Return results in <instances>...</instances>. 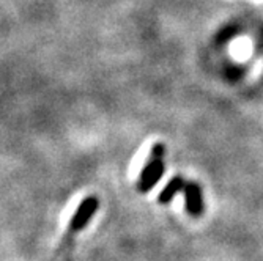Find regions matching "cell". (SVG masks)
Masks as SVG:
<instances>
[{
    "mask_svg": "<svg viewBox=\"0 0 263 261\" xmlns=\"http://www.w3.org/2000/svg\"><path fill=\"white\" fill-rule=\"evenodd\" d=\"M98 208H100V200L95 195L85 197L79 203L78 209L74 211V214L71 216L68 227H66V231H65L63 238L59 244V249L55 252V261H66L68 253L71 252V249H73V246H74L76 236L90 224L91 217L95 216V212L98 211Z\"/></svg>",
    "mask_w": 263,
    "mask_h": 261,
    "instance_id": "6da1fadb",
    "label": "cell"
},
{
    "mask_svg": "<svg viewBox=\"0 0 263 261\" xmlns=\"http://www.w3.org/2000/svg\"><path fill=\"white\" fill-rule=\"evenodd\" d=\"M164 145L162 144H156L152 148L150 157L147 159L145 165L139 175V181H137V189L142 192H150L152 189L159 183V179L164 175L165 165H164Z\"/></svg>",
    "mask_w": 263,
    "mask_h": 261,
    "instance_id": "7a4b0ae2",
    "label": "cell"
},
{
    "mask_svg": "<svg viewBox=\"0 0 263 261\" xmlns=\"http://www.w3.org/2000/svg\"><path fill=\"white\" fill-rule=\"evenodd\" d=\"M184 202H186V211L191 216H200L203 212V197L202 189L196 183H186L183 187Z\"/></svg>",
    "mask_w": 263,
    "mask_h": 261,
    "instance_id": "3957f363",
    "label": "cell"
},
{
    "mask_svg": "<svg viewBox=\"0 0 263 261\" xmlns=\"http://www.w3.org/2000/svg\"><path fill=\"white\" fill-rule=\"evenodd\" d=\"M184 184H186V183L183 181V178H180V176L172 178L169 183H167V186L161 191V194H159V197H158V202L162 203V205L171 203L172 198H174L180 191H183Z\"/></svg>",
    "mask_w": 263,
    "mask_h": 261,
    "instance_id": "277c9868",
    "label": "cell"
}]
</instances>
